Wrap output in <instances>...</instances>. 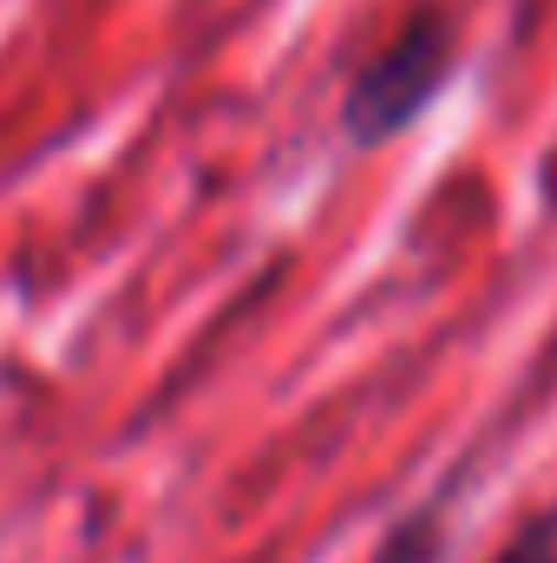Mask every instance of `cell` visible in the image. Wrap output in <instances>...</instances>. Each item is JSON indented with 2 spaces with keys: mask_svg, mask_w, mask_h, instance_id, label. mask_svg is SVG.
<instances>
[{
  "mask_svg": "<svg viewBox=\"0 0 557 563\" xmlns=\"http://www.w3.org/2000/svg\"><path fill=\"white\" fill-rule=\"evenodd\" d=\"M485 563H557V498L545 505V511H532Z\"/></svg>",
  "mask_w": 557,
  "mask_h": 563,
  "instance_id": "cell-2",
  "label": "cell"
},
{
  "mask_svg": "<svg viewBox=\"0 0 557 563\" xmlns=\"http://www.w3.org/2000/svg\"><path fill=\"white\" fill-rule=\"evenodd\" d=\"M452 73H459V20L446 7H414L401 33L381 53H368L354 79L341 86V139L354 151L401 139L407 125L433 112Z\"/></svg>",
  "mask_w": 557,
  "mask_h": 563,
  "instance_id": "cell-1",
  "label": "cell"
}]
</instances>
